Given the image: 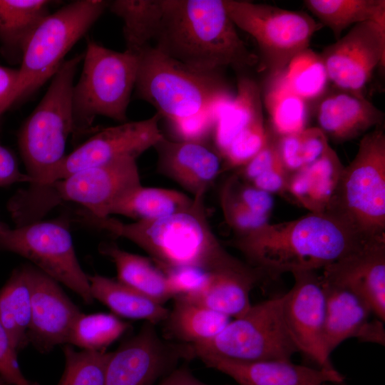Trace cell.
I'll return each mask as SVG.
<instances>
[{"mask_svg": "<svg viewBox=\"0 0 385 385\" xmlns=\"http://www.w3.org/2000/svg\"><path fill=\"white\" fill-rule=\"evenodd\" d=\"M194 198L190 208L153 220L125 223L110 216L97 217L85 209L77 215L82 222L137 245L165 274L187 268L207 273L250 268L227 252L213 233L204 196Z\"/></svg>", "mask_w": 385, "mask_h": 385, "instance_id": "cell-1", "label": "cell"}, {"mask_svg": "<svg viewBox=\"0 0 385 385\" xmlns=\"http://www.w3.org/2000/svg\"><path fill=\"white\" fill-rule=\"evenodd\" d=\"M371 242L332 214L309 212L289 222H268L238 236L235 246L254 268L277 277L285 272L322 270Z\"/></svg>", "mask_w": 385, "mask_h": 385, "instance_id": "cell-2", "label": "cell"}, {"mask_svg": "<svg viewBox=\"0 0 385 385\" xmlns=\"http://www.w3.org/2000/svg\"><path fill=\"white\" fill-rule=\"evenodd\" d=\"M153 46L191 67L220 71L252 67L259 57L240 37L223 0H163Z\"/></svg>", "mask_w": 385, "mask_h": 385, "instance_id": "cell-3", "label": "cell"}, {"mask_svg": "<svg viewBox=\"0 0 385 385\" xmlns=\"http://www.w3.org/2000/svg\"><path fill=\"white\" fill-rule=\"evenodd\" d=\"M137 97L172 123L217 112L234 98L220 71L191 67L148 47L139 56Z\"/></svg>", "mask_w": 385, "mask_h": 385, "instance_id": "cell-4", "label": "cell"}, {"mask_svg": "<svg viewBox=\"0 0 385 385\" xmlns=\"http://www.w3.org/2000/svg\"><path fill=\"white\" fill-rule=\"evenodd\" d=\"M140 185L136 159L124 158L78 170L48 185L21 189L8 207L19 225L41 220L62 202L80 204L91 215L103 218L110 216L117 201Z\"/></svg>", "mask_w": 385, "mask_h": 385, "instance_id": "cell-5", "label": "cell"}, {"mask_svg": "<svg viewBox=\"0 0 385 385\" xmlns=\"http://www.w3.org/2000/svg\"><path fill=\"white\" fill-rule=\"evenodd\" d=\"M83 58V54H78L63 61L19 130V148L29 187L41 185L66 155V142L73 131L74 78Z\"/></svg>", "mask_w": 385, "mask_h": 385, "instance_id": "cell-6", "label": "cell"}, {"mask_svg": "<svg viewBox=\"0 0 385 385\" xmlns=\"http://www.w3.org/2000/svg\"><path fill=\"white\" fill-rule=\"evenodd\" d=\"M327 213L368 241L385 240V133L381 126L365 133L357 153L344 168Z\"/></svg>", "mask_w": 385, "mask_h": 385, "instance_id": "cell-7", "label": "cell"}, {"mask_svg": "<svg viewBox=\"0 0 385 385\" xmlns=\"http://www.w3.org/2000/svg\"><path fill=\"white\" fill-rule=\"evenodd\" d=\"M83 60L82 72L73 88V134L90 130L98 115L126 122L138 56L126 51H115L88 40Z\"/></svg>", "mask_w": 385, "mask_h": 385, "instance_id": "cell-8", "label": "cell"}, {"mask_svg": "<svg viewBox=\"0 0 385 385\" xmlns=\"http://www.w3.org/2000/svg\"><path fill=\"white\" fill-rule=\"evenodd\" d=\"M108 1L78 0L48 14L28 39L22 53L16 102L52 78L64 57L102 15Z\"/></svg>", "mask_w": 385, "mask_h": 385, "instance_id": "cell-9", "label": "cell"}, {"mask_svg": "<svg viewBox=\"0 0 385 385\" xmlns=\"http://www.w3.org/2000/svg\"><path fill=\"white\" fill-rule=\"evenodd\" d=\"M236 27L256 41L260 68L274 78L284 73L291 61L309 48L312 36L322 26L309 14L266 4L223 0Z\"/></svg>", "mask_w": 385, "mask_h": 385, "instance_id": "cell-10", "label": "cell"}, {"mask_svg": "<svg viewBox=\"0 0 385 385\" xmlns=\"http://www.w3.org/2000/svg\"><path fill=\"white\" fill-rule=\"evenodd\" d=\"M282 295L260 302L235 318L214 338L194 345L197 354L241 361L291 360L299 352L282 314Z\"/></svg>", "mask_w": 385, "mask_h": 385, "instance_id": "cell-11", "label": "cell"}, {"mask_svg": "<svg viewBox=\"0 0 385 385\" xmlns=\"http://www.w3.org/2000/svg\"><path fill=\"white\" fill-rule=\"evenodd\" d=\"M18 254L34 267L66 285L86 304L94 299L90 283L77 259L72 237L65 221H36L0 230V252Z\"/></svg>", "mask_w": 385, "mask_h": 385, "instance_id": "cell-12", "label": "cell"}, {"mask_svg": "<svg viewBox=\"0 0 385 385\" xmlns=\"http://www.w3.org/2000/svg\"><path fill=\"white\" fill-rule=\"evenodd\" d=\"M194 358L192 345L160 337L155 325L145 322L111 352L103 385H155L180 362Z\"/></svg>", "mask_w": 385, "mask_h": 385, "instance_id": "cell-13", "label": "cell"}, {"mask_svg": "<svg viewBox=\"0 0 385 385\" xmlns=\"http://www.w3.org/2000/svg\"><path fill=\"white\" fill-rule=\"evenodd\" d=\"M160 119V115L156 113L148 119L125 122L98 130L66 155L44 183L37 187L63 179L78 170L118 159H136L164 137L159 127Z\"/></svg>", "mask_w": 385, "mask_h": 385, "instance_id": "cell-14", "label": "cell"}, {"mask_svg": "<svg viewBox=\"0 0 385 385\" xmlns=\"http://www.w3.org/2000/svg\"><path fill=\"white\" fill-rule=\"evenodd\" d=\"M294 283L282 295V314L299 352L318 368L334 369L324 346L326 299L321 276L316 271L292 273Z\"/></svg>", "mask_w": 385, "mask_h": 385, "instance_id": "cell-15", "label": "cell"}, {"mask_svg": "<svg viewBox=\"0 0 385 385\" xmlns=\"http://www.w3.org/2000/svg\"><path fill=\"white\" fill-rule=\"evenodd\" d=\"M319 54L329 81L339 90L362 94L375 68L384 63L385 25L358 24Z\"/></svg>", "mask_w": 385, "mask_h": 385, "instance_id": "cell-16", "label": "cell"}, {"mask_svg": "<svg viewBox=\"0 0 385 385\" xmlns=\"http://www.w3.org/2000/svg\"><path fill=\"white\" fill-rule=\"evenodd\" d=\"M31 289L29 341L41 352L68 344L71 329L82 313L58 282L31 265H25Z\"/></svg>", "mask_w": 385, "mask_h": 385, "instance_id": "cell-17", "label": "cell"}, {"mask_svg": "<svg viewBox=\"0 0 385 385\" xmlns=\"http://www.w3.org/2000/svg\"><path fill=\"white\" fill-rule=\"evenodd\" d=\"M321 279L326 299V353L330 356L341 343L349 338L384 346V322L378 318L371 319L375 314L364 299L346 286L322 277Z\"/></svg>", "mask_w": 385, "mask_h": 385, "instance_id": "cell-18", "label": "cell"}, {"mask_svg": "<svg viewBox=\"0 0 385 385\" xmlns=\"http://www.w3.org/2000/svg\"><path fill=\"white\" fill-rule=\"evenodd\" d=\"M206 366L234 379L239 385H317L325 382L342 384L344 377L334 369L312 368L291 360L241 361L210 354H197Z\"/></svg>", "mask_w": 385, "mask_h": 385, "instance_id": "cell-19", "label": "cell"}, {"mask_svg": "<svg viewBox=\"0 0 385 385\" xmlns=\"http://www.w3.org/2000/svg\"><path fill=\"white\" fill-rule=\"evenodd\" d=\"M157 170L194 197L205 196L221 171V156L206 143L172 140L165 136L153 147Z\"/></svg>", "mask_w": 385, "mask_h": 385, "instance_id": "cell-20", "label": "cell"}, {"mask_svg": "<svg viewBox=\"0 0 385 385\" xmlns=\"http://www.w3.org/2000/svg\"><path fill=\"white\" fill-rule=\"evenodd\" d=\"M321 277L346 286L369 304L375 316L385 320V240L374 241L322 269Z\"/></svg>", "mask_w": 385, "mask_h": 385, "instance_id": "cell-21", "label": "cell"}, {"mask_svg": "<svg viewBox=\"0 0 385 385\" xmlns=\"http://www.w3.org/2000/svg\"><path fill=\"white\" fill-rule=\"evenodd\" d=\"M317 119L327 138L344 142L381 126L384 113L363 94L339 89L322 98Z\"/></svg>", "mask_w": 385, "mask_h": 385, "instance_id": "cell-22", "label": "cell"}, {"mask_svg": "<svg viewBox=\"0 0 385 385\" xmlns=\"http://www.w3.org/2000/svg\"><path fill=\"white\" fill-rule=\"evenodd\" d=\"M261 273L252 267L207 273L197 287L179 295L192 303L237 318L252 306L250 293Z\"/></svg>", "mask_w": 385, "mask_h": 385, "instance_id": "cell-23", "label": "cell"}, {"mask_svg": "<svg viewBox=\"0 0 385 385\" xmlns=\"http://www.w3.org/2000/svg\"><path fill=\"white\" fill-rule=\"evenodd\" d=\"M344 166L330 146L316 161L289 174L287 192L312 213H327Z\"/></svg>", "mask_w": 385, "mask_h": 385, "instance_id": "cell-24", "label": "cell"}, {"mask_svg": "<svg viewBox=\"0 0 385 385\" xmlns=\"http://www.w3.org/2000/svg\"><path fill=\"white\" fill-rule=\"evenodd\" d=\"M99 252L114 263L118 281L158 303L163 304L180 294L150 259L125 251L114 242L101 243Z\"/></svg>", "mask_w": 385, "mask_h": 385, "instance_id": "cell-25", "label": "cell"}, {"mask_svg": "<svg viewBox=\"0 0 385 385\" xmlns=\"http://www.w3.org/2000/svg\"><path fill=\"white\" fill-rule=\"evenodd\" d=\"M230 322V317L178 295L163 322L165 338L192 346L200 344L216 337Z\"/></svg>", "mask_w": 385, "mask_h": 385, "instance_id": "cell-26", "label": "cell"}, {"mask_svg": "<svg viewBox=\"0 0 385 385\" xmlns=\"http://www.w3.org/2000/svg\"><path fill=\"white\" fill-rule=\"evenodd\" d=\"M93 299L107 306L115 315L144 319L155 325L163 322L169 309L138 291L100 274L88 275Z\"/></svg>", "mask_w": 385, "mask_h": 385, "instance_id": "cell-27", "label": "cell"}, {"mask_svg": "<svg viewBox=\"0 0 385 385\" xmlns=\"http://www.w3.org/2000/svg\"><path fill=\"white\" fill-rule=\"evenodd\" d=\"M262 113L260 87L251 78H240L234 98L216 117L212 136L215 149L221 158L233 139Z\"/></svg>", "mask_w": 385, "mask_h": 385, "instance_id": "cell-28", "label": "cell"}, {"mask_svg": "<svg viewBox=\"0 0 385 385\" xmlns=\"http://www.w3.org/2000/svg\"><path fill=\"white\" fill-rule=\"evenodd\" d=\"M31 289L26 265L16 268L0 289V321L18 353L29 342Z\"/></svg>", "mask_w": 385, "mask_h": 385, "instance_id": "cell-29", "label": "cell"}, {"mask_svg": "<svg viewBox=\"0 0 385 385\" xmlns=\"http://www.w3.org/2000/svg\"><path fill=\"white\" fill-rule=\"evenodd\" d=\"M52 1L0 0V41L4 51L21 60L24 48L35 29L49 14Z\"/></svg>", "mask_w": 385, "mask_h": 385, "instance_id": "cell-30", "label": "cell"}, {"mask_svg": "<svg viewBox=\"0 0 385 385\" xmlns=\"http://www.w3.org/2000/svg\"><path fill=\"white\" fill-rule=\"evenodd\" d=\"M195 201L178 190L141 185L117 201L110 215H120L135 221L153 220L186 210Z\"/></svg>", "mask_w": 385, "mask_h": 385, "instance_id": "cell-31", "label": "cell"}, {"mask_svg": "<svg viewBox=\"0 0 385 385\" xmlns=\"http://www.w3.org/2000/svg\"><path fill=\"white\" fill-rule=\"evenodd\" d=\"M108 8L123 22L125 51L139 56L150 46L156 34L163 12V0H115Z\"/></svg>", "mask_w": 385, "mask_h": 385, "instance_id": "cell-32", "label": "cell"}, {"mask_svg": "<svg viewBox=\"0 0 385 385\" xmlns=\"http://www.w3.org/2000/svg\"><path fill=\"white\" fill-rule=\"evenodd\" d=\"M307 9L339 39L350 26L366 21L385 25L384 0H304Z\"/></svg>", "mask_w": 385, "mask_h": 385, "instance_id": "cell-33", "label": "cell"}, {"mask_svg": "<svg viewBox=\"0 0 385 385\" xmlns=\"http://www.w3.org/2000/svg\"><path fill=\"white\" fill-rule=\"evenodd\" d=\"M265 103L270 118V130L276 135L299 133L307 128V101L289 88L283 74L269 78Z\"/></svg>", "mask_w": 385, "mask_h": 385, "instance_id": "cell-34", "label": "cell"}, {"mask_svg": "<svg viewBox=\"0 0 385 385\" xmlns=\"http://www.w3.org/2000/svg\"><path fill=\"white\" fill-rule=\"evenodd\" d=\"M130 327L116 315L81 313L76 320L68 344L87 351H105Z\"/></svg>", "mask_w": 385, "mask_h": 385, "instance_id": "cell-35", "label": "cell"}, {"mask_svg": "<svg viewBox=\"0 0 385 385\" xmlns=\"http://www.w3.org/2000/svg\"><path fill=\"white\" fill-rule=\"evenodd\" d=\"M283 76L289 88L305 101L321 97L329 81L319 54L310 48L291 61Z\"/></svg>", "mask_w": 385, "mask_h": 385, "instance_id": "cell-36", "label": "cell"}, {"mask_svg": "<svg viewBox=\"0 0 385 385\" xmlns=\"http://www.w3.org/2000/svg\"><path fill=\"white\" fill-rule=\"evenodd\" d=\"M65 368L58 385H103L111 352L63 348Z\"/></svg>", "mask_w": 385, "mask_h": 385, "instance_id": "cell-37", "label": "cell"}, {"mask_svg": "<svg viewBox=\"0 0 385 385\" xmlns=\"http://www.w3.org/2000/svg\"><path fill=\"white\" fill-rule=\"evenodd\" d=\"M269 137L262 113L233 139L222 159L230 168H242L265 147Z\"/></svg>", "mask_w": 385, "mask_h": 385, "instance_id": "cell-38", "label": "cell"}, {"mask_svg": "<svg viewBox=\"0 0 385 385\" xmlns=\"http://www.w3.org/2000/svg\"><path fill=\"white\" fill-rule=\"evenodd\" d=\"M220 203L226 222L238 236L252 232L269 222V217L250 211L236 198L226 184L220 193Z\"/></svg>", "mask_w": 385, "mask_h": 385, "instance_id": "cell-39", "label": "cell"}, {"mask_svg": "<svg viewBox=\"0 0 385 385\" xmlns=\"http://www.w3.org/2000/svg\"><path fill=\"white\" fill-rule=\"evenodd\" d=\"M226 185L236 198L250 211L270 217L274 207L272 194L247 182H240L237 176L230 178Z\"/></svg>", "mask_w": 385, "mask_h": 385, "instance_id": "cell-40", "label": "cell"}, {"mask_svg": "<svg viewBox=\"0 0 385 385\" xmlns=\"http://www.w3.org/2000/svg\"><path fill=\"white\" fill-rule=\"evenodd\" d=\"M0 377L9 385H34L23 374L17 352L0 321Z\"/></svg>", "mask_w": 385, "mask_h": 385, "instance_id": "cell-41", "label": "cell"}, {"mask_svg": "<svg viewBox=\"0 0 385 385\" xmlns=\"http://www.w3.org/2000/svg\"><path fill=\"white\" fill-rule=\"evenodd\" d=\"M298 135L304 167L319 159L330 146L327 136L319 127L306 128L299 132Z\"/></svg>", "mask_w": 385, "mask_h": 385, "instance_id": "cell-42", "label": "cell"}, {"mask_svg": "<svg viewBox=\"0 0 385 385\" xmlns=\"http://www.w3.org/2000/svg\"><path fill=\"white\" fill-rule=\"evenodd\" d=\"M19 69L0 66V118L16 102Z\"/></svg>", "mask_w": 385, "mask_h": 385, "instance_id": "cell-43", "label": "cell"}, {"mask_svg": "<svg viewBox=\"0 0 385 385\" xmlns=\"http://www.w3.org/2000/svg\"><path fill=\"white\" fill-rule=\"evenodd\" d=\"M16 183H31L26 173L19 168L14 154L6 148L0 145V187Z\"/></svg>", "mask_w": 385, "mask_h": 385, "instance_id": "cell-44", "label": "cell"}, {"mask_svg": "<svg viewBox=\"0 0 385 385\" xmlns=\"http://www.w3.org/2000/svg\"><path fill=\"white\" fill-rule=\"evenodd\" d=\"M155 385H214L198 379L186 366L175 368ZM230 385V384H222Z\"/></svg>", "mask_w": 385, "mask_h": 385, "instance_id": "cell-45", "label": "cell"}, {"mask_svg": "<svg viewBox=\"0 0 385 385\" xmlns=\"http://www.w3.org/2000/svg\"><path fill=\"white\" fill-rule=\"evenodd\" d=\"M6 384L4 381V380L0 377V385H6Z\"/></svg>", "mask_w": 385, "mask_h": 385, "instance_id": "cell-46", "label": "cell"}, {"mask_svg": "<svg viewBox=\"0 0 385 385\" xmlns=\"http://www.w3.org/2000/svg\"><path fill=\"white\" fill-rule=\"evenodd\" d=\"M4 224L0 222V230H1V229L2 228V227L4 226Z\"/></svg>", "mask_w": 385, "mask_h": 385, "instance_id": "cell-47", "label": "cell"}, {"mask_svg": "<svg viewBox=\"0 0 385 385\" xmlns=\"http://www.w3.org/2000/svg\"><path fill=\"white\" fill-rule=\"evenodd\" d=\"M317 385H326V384H317Z\"/></svg>", "mask_w": 385, "mask_h": 385, "instance_id": "cell-48", "label": "cell"}]
</instances>
